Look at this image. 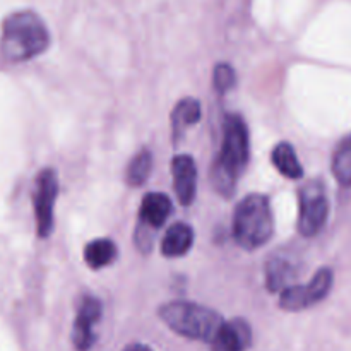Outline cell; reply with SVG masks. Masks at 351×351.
<instances>
[{
  "mask_svg": "<svg viewBox=\"0 0 351 351\" xmlns=\"http://www.w3.org/2000/svg\"><path fill=\"white\" fill-rule=\"evenodd\" d=\"M50 47L47 24L33 10H19L3 19L0 53L7 62L21 64L38 57Z\"/></svg>",
  "mask_w": 351,
  "mask_h": 351,
  "instance_id": "obj_1",
  "label": "cell"
},
{
  "mask_svg": "<svg viewBox=\"0 0 351 351\" xmlns=\"http://www.w3.org/2000/svg\"><path fill=\"white\" fill-rule=\"evenodd\" d=\"M249 130L239 115H228L223 125L221 153L211 170V182L223 195L233 194L237 180L249 161Z\"/></svg>",
  "mask_w": 351,
  "mask_h": 351,
  "instance_id": "obj_2",
  "label": "cell"
},
{
  "mask_svg": "<svg viewBox=\"0 0 351 351\" xmlns=\"http://www.w3.org/2000/svg\"><path fill=\"white\" fill-rule=\"evenodd\" d=\"M160 317L177 335L208 343L218 338L225 324L218 312L191 302H170L163 305L160 308Z\"/></svg>",
  "mask_w": 351,
  "mask_h": 351,
  "instance_id": "obj_3",
  "label": "cell"
},
{
  "mask_svg": "<svg viewBox=\"0 0 351 351\" xmlns=\"http://www.w3.org/2000/svg\"><path fill=\"white\" fill-rule=\"evenodd\" d=\"M274 232V218L269 201L263 194H250L239 202L233 218V235L245 250L266 245Z\"/></svg>",
  "mask_w": 351,
  "mask_h": 351,
  "instance_id": "obj_4",
  "label": "cell"
},
{
  "mask_svg": "<svg viewBox=\"0 0 351 351\" xmlns=\"http://www.w3.org/2000/svg\"><path fill=\"white\" fill-rule=\"evenodd\" d=\"M300 216L298 232L304 237H314L324 228L328 221L329 202L322 182L311 180L300 191Z\"/></svg>",
  "mask_w": 351,
  "mask_h": 351,
  "instance_id": "obj_5",
  "label": "cell"
},
{
  "mask_svg": "<svg viewBox=\"0 0 351 351\" xmlns=\"http://www.w3.org/2000/svg\"><path fill=\"white\" fill-rule=\"evenodd\" d=\"M332 288V271L322 267L307 285H291L281 291L280 307L288 312H298L319 304Z\"/></svg>",
  "mask_w": 351,
  "mask_h": 351,
  "instance_id": "obj_6",
  "label": "cell"
},
{
  "mask_svg": "<svg viewBox=\"0 0 351 351\" xmlns=\"http://www.w3.org/2000/svg\"><path fill=\"white\" fill-rule=\"evenodd\" d=\"M58 194V178L55 170L45 168L38 173L34 184L33 204L34 218H36V232L40 239L50 237L53 230V208Z\"/></svg>",
  "mask_w": 351,
  "mask_h": 351,
  "instance_id": "obj_7",
  "label": "cell"
},
{
  "mask_svg": "<svg viewBox=\"0 0 351 351\" xmlns=\"http://www.w3.org/2000/svg\"><path fill=\"white\" fill-rule=\"evenodd\" d=\"M103 314V305L98 298L86 297L79 305L75 315L74 328H72V343L77 351H88L95 345L96 335L95 326L98 324Z\"/></svg>",
  "mask_w": 351,
  "mask_h": 351,
  "instance_id": "obj_8",
  "label": "cell"
},
{
  "mask_svg": "<svg viewBox=\"0 0 351 351\" xmlns=\"http://www.w3.org/2000/svg\"><path fill=\"white\" fill-rule=\"evenodd\" d=\"M171 173H173V189L178 201L184 206L192 204L197 189V168L194 160L189 154L175 156L171 161Z\"/></svg>",
  "mask_w": 351,
  "mask_h": 351,
  "instance_id": "obj_9",
  "label": "cell"
},
{
  "mask_svg": "<svg viewBox=\"0 0 351 351\" xmlns=\"http://www.w3.org/2000/svg\"><path fill=\"white\" fill-rule=\"evenodd\" d=\"M252 343L250 326L242 319L225 322L218 338L211 343L213 351H245Z\"/></svg>",
  "mask_w": 351,
  "mask_h": 351,
  "instance_id": "obj_10",
  "label": "cell"
},
{
  "mask_svg": "<svg viewBox=\"0 0 351 351\" xmlns=\"http://www.w3.org/2000/svg\"><path fill=\"white\" fill-rule=\"evenodd\" d=\"M171 201L168 195L160 194V192H149L144 195L143 204L139 211V225L146 228L158 230L167 223L168 216L171 215Z\"/></svg>",
  "mask_w": 351,
  "mask_h": 351,
  "instance_id": "obj_11",
  "label": "cell"
},
{
  "mask_svg": "<svg viewBox=\"0 0 351 351\" xmlns=\"http://www.w3.org/2000/svg\"><path fill=\"white\" fill-rule=\"evenodd\" d=\"M297 278V264L288 256H273L266 266V285L269 291H283Z\"/></svg>",
  "mask_w": 351,
  "mask_h": 351,
  "instance_id": "obj_12",
  "label": "cell"
},
{
  "mask_svg": "<svg viewBox=\"0 0 351 351\" xmlns=\"http://www.w3.org/2000/svg\"><path fill=\"white\" fill-rule=\"evenodd\" d=\"M194 243V232L185 223H175L167 230L161 242V252L167 257L185 256Z\"/></svg>",
  "mask_w": 351,
  "mask_h": 351,
  "instance_id": "obj_13",
  "label": "cell"
},
{
  "mask_svg": "<svg viewBox=\"0 0 351 351\" xmlns=\"http://www.w3.org/2000/svg\"><path fill=\"white\" fill-rule=\"evenodd\" d=\"M199 119H201V105L197 99L184 98L178 101L171 112V130H173L175 141L180 139L185 130L197 123Z\"/></svg>",
  "mask_w": 351,
  "mask_h": 351,
  "instance_id": "obj_14",
  "label": "cell"
},
{
  "mask_svg": "<svg viewBox=\"0 0 351 351\" xmlns=\"http://www.w3.org/2000/svg\"><path fill=\"white\" fill-rule=\"evenodd\" d=\"M271 160H273V165L276 167V170L283 175V177L295 180V178H300L302 175H304V168H302L300 161H298L291 144L288 143L278 144V146L273 149Z\"/></svg>",
  "mask_w": 351,
  "mask_h": 351,
  "instance_id": "obj_15",
  "label": "cell"
},
{
  "mask_svg": "<svg viewBox=\"0 0 351 351\" xmlns=\"http://www.w3.org/2000/svg\"><path fill=\"white\" fill-rule=\"evenodd\" d=\"M117 245L108 239L93 240L84 249V261L91 269H101L117 259Z\"/></svg>",
  "mask_w": 351,
  "mask_h": 351,
  "instance_id": "obj_16",
  "label": "cell"
},
{
  "mask_svg": "<svg viewBox=\"0 0 351 351\" xmlns=\"http://www.w3.org/2000/svg\"><path fill=\"white\" fill-rule=\"evenodd\" d=\"M151 167H153V156H151V151L141 149L136 156L132 158V161L127 167L125 180L127 184L137 187V185H143L147 180L151 173Z\"/></svg>",
  "mask_w": 351,
  "mask_h": 351,
  "instance_id": "obj_17",
  "label": "cell"
},
{
  "mask_svg": "<svg viewBox=\"0 0 351 351\" xmlns=\"http://www.w3.org/2000/svg\"><path fill=\"white\" fill-rule=\"evenodd\" d=\"M332 173L341 185H351V139L343 143L332 158Z\"/></svg>",
  "mask_w": 351,
  "mask_h": 351,
  "instance_id": "obj_18",
  "label": "cell"
},
{
  "mask_svg": "<svg viewBox=\"0 0 351 351\" xmlns=\"http://www.w3.org/2000/svg\"><path fill=\"white\" fill-rule=\"evenodd\" d=\"M235 71L228 64H218L215 69V88L219 93H226L235 86Z\"/></svg>",
  "mask_w": 351,
  "mask_h": 351,
  "instance_id": "obj_19",
  "label": "cell"
},
{
  "mask_svg": "<svg viewBox=\"0 0 351 351\" xmlns=\"http://www.w3.org/2000/svg\"><path fill=\"white\" fill-rule=\"evenodd\" d=\"M123 351H153L147 345H141V343H134V345H129Z\"/></svg>",
  "mask_w": 351,
  "mask_h": 351,
  "instance_id": "obj_20",
  "label": "cell"
}]
</instances>
